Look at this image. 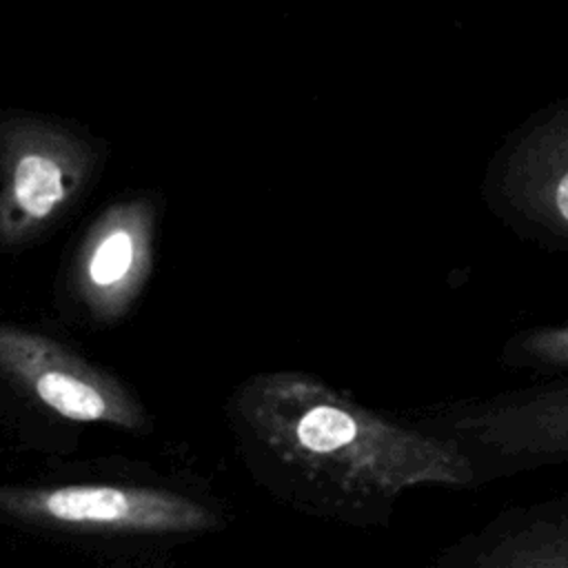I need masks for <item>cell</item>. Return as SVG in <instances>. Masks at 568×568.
<instances>
[{"mask_svg": "<svg viewBox=\"0 0 568 568\" xmlns=\"http://www.w3.org/2000/svg\"><path fill=\"white\" fill-rule=\"evenodd\" d=\"M237 417L273 464L344 497L393 499L413 486L473 479L457 442L399 426L304 373L251 377Z\"/></svg>", "mask_w": 568, "mask_h": 568, "instance_id": "obj_1", "label": "cell"}, {"mask_svg": "<svg viewBox=\"0 0 568 568\" xmlns=\"http://www.w3.org/2000/svg\"><path fill=\"white\" fill-rule=\"evenodd\" d=\"M104 144L42 115L9 111L0 122V242L22 248L49 233L100 173Z\"/></svg>", "mask_w": 568, "mask_h": 568, "instance_id": "obj_2", "label": "cell"}, {"mask_svg": "<svg viewBox=\"0 0 568 568\" xmlns=\"http://www.w3.org/2000/svg\"><path fill=\"white\" fill-rule=\"evenodd\" d=\"M0 508L22 524L84 532L184 535L217 526L215 513L191 497L131 484L4 486Z\"/></svg>", "mask_w": 568, "mask_h": 568, "instance_id": "obj_3", "label": "cell"}, {"mask_svg": "<svg viewBox=\"0 0 568 568\" xmlns=\"http://www.w3.org/2000/svg\"><path fill=\"white\" fill-rule=\"evenodd\" d=\"M0 371L22 395L69 422L142 430L144 406L113 375L58 339L22 326L0 328Z\"/></svg>", "mask_w": 568, "mask_h": 568, "instance_id": "obj_4", "label": "cell"}, {"mask_svg": "<svg viewBox=\"0 0 568 568\" xmlns=\"http://www.w3.org/2000/svg\"><path fill=\"white\" fill-rule=\"evenodd\" d=\"M155 220V200L135 195L106 206L82 235L71 284L93 320L115 322L140 297L153 268Z\"/></svg>", "mask_w": 568, "mask_h": 568, "instance_id": "obj_5", "label": "cell"}, {"mask_svg": "<svg viewBox=\"0 0 568 568\" xmlns=\"http://www.w3.org/2000/svg\"><path fill=\"white\" fill-rule=\"evenodd\" d=\"M453 430L504 457H566L568 386L490 402L457 417Z\"/></svg>", "mask_w": 568, "mask_h": 568, "instance_id": "obj_6", "label": "cell"}, {"mask_svg": "<svg viewBox=\"0 0 568 568\" xmlns=\"http://www.w3.org/2000/svg\"><path fill=\"white\" fill-rule=\"evenodd\" d=\"M504 189L519 211L568 233V122L557 118L517 149Z\"/></svg>", "mask_w": 568, "mask_h": 568, "instance_id": "obj_7", "label": "cell"}, {"mask_svg": "<svg viewBox=\"0 0 568 568\" xmlns=\"http://www.w3.org/2000/svg\"><path fill=\"white\" fill-rule=\"evenodd\" d=\"M481 568H568V504L513 526L486 552Z\"/></svg>", "mask_w": 568, "mask_h": 568, "instance_id": "obj_8", "label": "cell"}, {"mask_svg": "<svg viewBox=\"0 0 568 568\" xmlns=\"http://www.w3.org/2000/svg\"><path fill=\"white\" fill-rule=\"evenodd\" d=\"M515 353L539 368H568V324L541 326L519 337Z\"/></svg>", "mask_w": 568, "mask_h": 568, "instance_id": "obj_9", "label": "cell"}]
</instances>
